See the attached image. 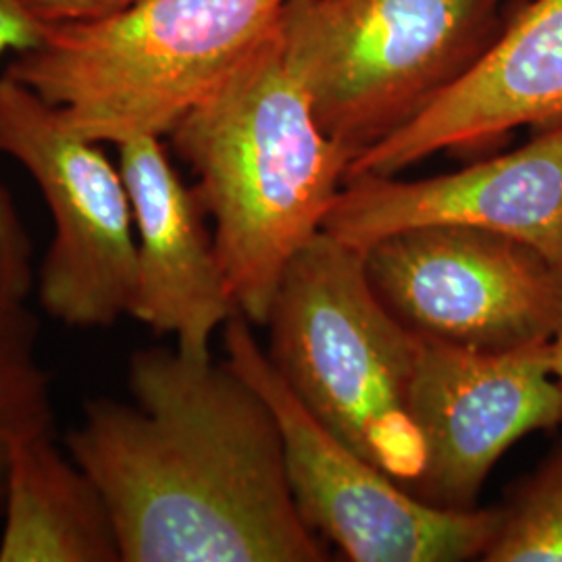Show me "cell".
Listing matches in <instances>:
<instances>
[{
	"instance_id": "obj_1",
	"label": "cell",
	"mask_w": 562,
	"mask_h": 562,
	"mask_svg": "<svg viewBox=\"0 0 562 562\" xmlns=\"http://www.w3.org/2000/svg\"><path fill=\"white\" fill-rule=\"evenodd\" d=\"M127 387L134 402H86L67 436L121 562L329 561L294 504L273 408L227 362L142 348Z\"/></svg>"
},
{
	"instance_id": "obj_2",
	"label": "cell",
	"mask_w": 562,
	"mask_h": 562,
	"mask_svg": "<svg viewBox=\"0 0 562 562\" xmlns=\"http://www.w3.org/2000/svg\"><path fill=\"white\" fill-rule=\"evenodd\" d=\"M167 138L196 178L238 311L265 325L283 271L322 234L352 153L315 120L278 27Z\"/></svg>"
},
{
	"instance_id": "obj_3",
	"label": "cell",
	"mask_w": 562,
	"mask_h": 562,
	"mask_svg": "<svg viewBox=\"0 0 562 562\" xmlns=\"http://www.w3.org/2000/svg\"><path fill=\"white\" fill-rule=\"evenodd\" d=\"M288 0H136L94 20L46 23L4 76L78 134L165 138L280 23Z\"/></svg>"
},
{
	"instance_id": "obj_4",
	"label": "cell",
	"mask_w": 562,
	"mask_h": 562,
	"mask_svg": "<svg viewBox=\"0 0 562 562\" xmlns=\"http://www.w3.org/2000/svg\"><path fill=\"white\" fill-rule=\"evenodd\" d=\"M265 327V350L302 406L408 492L425 448L408 392L422 336L380 301L361 248L322 232L288 265Z\"/></svg>"
},
{
	"instance_id": "obj_5",
	"label": "cell",
	"mask_w": 562,
	"mask_h": 562,
	"mask_svg": "<svg viewBox=\"0 0 562 562\" xmlns=\"http://www.w3.org/2000/svg\"><path fill=\"white\" fill-rule=\"evenodd\" d=\"M506 15L504 0H288L278 34L315 120L355 159L461 80Z\"/></svg>"
},
{
	"instance_id": "obj_6",
	"label": "cell",
	"mask_w": 562,
	"mask_h": 562,
	"mask_svg": "<svg viewBox=\"0 0 562 562\" xmlns=\"http://www.w3.org/2000/svg\"><path fill=\"white\" fill-rule=\"evenodd\" d=\"M223 344L225 362L273 408L294 504L323 542L336 543L355 562H462L485 557L503 521V506L457 510L425 503L302 406L241 313L225 323Z\"/></svg>"
},
{
	"instance_id": "obj_7",
	"label": "cell",
	"mask_w": 562,
	"mask_h": 562,
	"mask_svg": "<svg viewBox=\"0 0 562 562\" xmlns=\"http://www.w3.org/2000/svg\"><path fill=\"white\" fill-rule=\"evenodd\" d=\"M0 155L20 162L36 181L53 217V241L38 273L42 308L78 329L111 327L130 315L138 250L120 162L4 74Z\"/></svg>"
},
{
	"instance_id": "obj_8",
	"label": "cell",
	"mask_w": 562,
	"mask_h": 562,
	"mask_svg": "<svg viewBox=\"0 0 562 562\" xmlns=\"http://www.w3.org/2000/svg\"><path fill=\"white\" fill-rule=\"evenodd\" d=\"M362 255L383 306L423 338L503 352L548 341L562 323V269L510 236L419 225Z\"/></svg>"
},
{
	"instance_id": "obj_9",
	"label": "cell",
	"mask_w": 562,
	"mask_h": 562,
	"mask_svg": "<svg viewBox=\"0 0 562 562\" xmlns=\"http://www.w3.org/2000/svg\"><path fill=\"white\" fill-rule=\"evenodd\" d=\"M408 408L425 448L413 494L469 510L513 443L562 423V385L548 341L490 352L422 336Z\"/></svg>"
},
{
	"instance_id": "obj_10",
	"label": "cell",
	"mask_w": 562,
	"mask_h": 562,
	"mask_svg": "<svg viewBox=\"0 0 562 562\" xmlns=\"http://www.w3.org/2000/svg\"><path fill=\"white\" fill-rule=\"evenodd\" d=\"M521 148L461 171L346 181L323 232L357 248L419 225H469L510 236L562 269V120Z\"/></svg>"
},
{
	"instance_id": "obj_11",
	"label": "cell",
	"mask_w": 562,
	"mask_h": 562,
	"mask_svg": "<svg viewBox=\"0 0 562 562\" xmlns=\"http://www.w3.org/2000/svg\"><path fill=\"white\" fill-rule=\"evenodd\" d=\"M557 120H562V0H531L508 11L501 36L461 80L359 153L346 181L396 176L436 153L485 146L521 125Z\"/></svg>"
},
{
	"instance_id": "obj_12",
	"label": "cell",
	"mask_w": 562,
	"mask_h": 562,
	"mask_svg": "<svg viewBox=\"0 0 562 562\" xmlns=\"http://www.w3.org/2000/svg\"><path fill=\"white\" fill-rule=\"evenodd\" d=\"M134 211L138 273L130 317L192 359H211V340L238 311L206 213L186 186L162 138L117 144Z\"/></svg>"
},
{
	"instance_id": "obj_13",
	"label": "cell",
	"mask_w": 562,
	"mask_h": 562,
	"mask_svg": "<svg viewBox=\"0 0 562 562\" xmlns=\"http://www.w3.org/2000/svg\"><path fill=\"white\" fill-rule=\"evenodd\" d=\"M0 521V562H121L101 487L53 431L13 446Z\"/></svg>"
},
{
	"instance_id": "obj_14",
	"label": "cell",
	"mask_w": 562,
	"mask_h": 562,
	"mask_svg": "<svg viewBox=\"0 0 562 562\" xmlns=\"http://www.w3.org/2000/svg\"><path fill=\"white\" fill-rule=\"evenodd\" d=\"M38 338V319L25 301L0 296V513L13 446L55 429L53 387Z\"/></svg>"
},
{
	"instance_id": "obj_15",
	"label": "cell",
	"mask_w": 562,
	"mask_h": 562,
	"mask_svg": "<svg viewBox=\"0 0 562 562\" xmlns=\"http://www.w3.org/2000/svg\"><path fill=\"white\" fill-rule=\"evenodd\" d=\"M483 561L562 562V452L522 482Z\"/></svg>"
},
{
	"instance_id": "obj_16",
	"label": "cell",
	"mask_w": 562,
	"mask_h": 562,
	"mask_svg": "<svg viewBox=\"0 0 562 562\" xmlns=\"http://www.w3.org/2000/svg\"><path fill=\"white\" fill-rule=\"evenodd\" d=\"M46 21L36 18L25 0H0V59L41 44ZM34 280L32 241L20 211L0 181V296L25 301Z\"/></svg>"
},
{
	"instance_id": "obj_17",
	"label": "cell",
	"mask_w": 562,
	"mask_h": 562,
	"mask_svg": "<svg viewBox=\"0 0 562 562\" xmlns=\"http://www.w3.org/2000/svg\"><path fill=\"white\" fill-rule=\"evenodd\" d=\"M136 0H25L36 18L46 23L94 20L121 11Z\"/></svg>"
},
{
	"instance_id": "obj_18",
	"label": "cell",
	"mask_w": 562,
	"mask_h": 562,
	"mask_svg": "<svg viewBox=\"0 0 562 562\" xmlns=\"http://www.w3.org/2000/svg\"><path fill=\"white\" fill-rule=\"evenodd\" d=\"M548 364L554 380L562 385V323L548 340Z\"/></svg>"
}]
</instances>
